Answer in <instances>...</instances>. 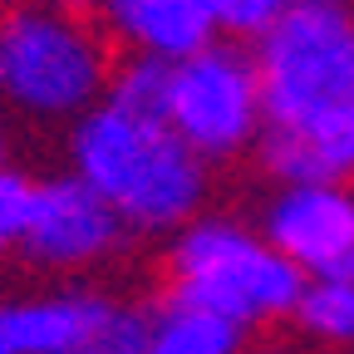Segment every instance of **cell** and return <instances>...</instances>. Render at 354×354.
<instances>
[{"label":"cell","mask_w":354,"mask_h":354,"mask_svg":"<svg viewBox=\"0 0 354 354\" xmlns=\"http://www.w3.org/2000/svg\"><path fill=\"white\" fill-rule=\"evenodd\" d=\"M69 167L133 232H177L207 207V167L167 118H138L109 99L69 118Z\"/></svg>","instance_id":"1"},{"label":"cell","mask_w":354,"mask_h":354,"mask_svg":"<svg viewBox=\"0 0 354 354\" xmlns=\"http://www.w3.org/2000/svg\"><path fill=\"white\" fill-rule=\"evenodd\" d=\"M113 39L79 6L15 0L0 10V99L39 123H69L104 99Z\"/></svg>","instance_id":"2"},{"label":"cell","mask_w":354,"mask_h":354,"mask_svg":"<svg viewBox=\"0 0 354 354\" xmlns=\"http://www.w3.org/2000/svg\"><path fill=\"white\" fill-rule=\"evenodd\" d=\"M167 295L207 305L246 330H266L290 320V310L305 290V271L266 241V232H251L232 216H192L172 232L167 256Z\"/></svg>","instance_id":"3"},{"label":"cell","mask_w":354,"mask_h":354,"mask_svg":"<svg viewBox=\"0 0 354 354\" xmlns=\"http://www.w3.org/2000/svg\"><path fill=\"white\" fill-rule=\"evenodd\" d=\"M251 55L276 128H305L354 99V10L344 0H290Z\"/></svg>","instance_id":"4"},{"label":"cell","mask_w":354,"mask_h":354,"mask_svg":"<svg viewBox=\"0 0 354 354\" xmlns=\"http://www.w3.org/2000/svg\"><path fill=\"white\" fill-rule=\"evenodd\" d=\"M167 123L202 162H232L251 153L266 128L256 55L241 50V39H212L197 55L172 59Z\"/></svg>","instance_id":"5"},{"label":"cell","mask_w":354,"mask_h":354,"mask_svg":"<svg viewBox=\"0 0 354 354\" xmlns=\"http://www.w3.org/2000/svg\"><path fill=\"white\" fill-rule=\"evenodd\" d=\"M128 221L104 202L79 172L39 177L35 207L25 232L15 236L20 256L39 271H88L99 261H113L128 246Z\"/></svg>","instance_id":"6"},{"label":"cell","mask_w":354,"mask_h":354,"mask_svg":"<svg viewBox=\"0 0 354 354\" xmlns=\"http://www.w3.org/2000/svg\"><path fill=\"white\" fill-rule=\"evenodd\" d=\"M261 232L305 276H344L354 256L349 183H281L261 207Z\"/></svg>","instance_id":"7"},{"label":"cell","mask_w":354,"mask_h":354,"mask_svg":"<svg viewBox=\"0 0 354 354\" xmlns=\"http://www.w3.org/2000/svg\"><path fill=\"white\" fill-rule=\"evenodd\" d=\"M256 162L281 183H349L354 177V99L320 113L305 128L266 123L256 138Z\"/></svg>","instance_id":"8"},{"label":"cell","mask_w":354,"mask_h":354,"mask_svg":"<svg viewBox=\"0 0 354 354\" xmlns=\"http://www.w3.org/2000/svg\"><path fill=\"white\" fill-rule=\"evenodd\" d=\"M88 10L118 50L158 59H187L216 39V25L197 0H94Z\"/></svg>","instance_id":"9"},{"label":"cell","mask_w":354,"mask_h":354,"mask_svg":"<svg viewBox=\"0 0 354 354\" xmlns=\"http://www.w3.org/2000/svg\"><path fill=\"white\" fill-rule=\"evenodd\" d=\"M113 305L118 300H109L104 290H55V295L6 300L0 315H6V330L20 354H74L109 320Z\"/></svg>","instance_id":"10"},{"label":"cell","mask_w":354,"mask_h":354,"mask_svg":"<svg viewBox=\"0 0 354 354\" xmlns=\"http://www.w3.org/2000/svg\"><path fill=\"white\" fill-rule=\"evenodd\" d=\"M251 344V330L216 315L207 305L158 295L148 305V344L143 354H241Z\"/></svg>","instance_id":"11"},{"label":"cell","mask_w":354,"mask_h":354,"mask_svg":"<svg viewBox=\"0 0 354 354\" xmlns=\"http://www.w3.org/2000/svg\"><path fill=\"white\" fill-rule=\"evenodd\" d=\"M290 320L315 344H354V281L349 276H310Z\"/></svg>","instance_id":"12"},{"label":"cell","mask_w":354,"mask_h":354,"mask_svg":"<svg viewBox=\"0 0 354 354\" xmlns=\"http://www.w3.org/2000/svg\"><path fill=\"white\" fill-rule=\"evenodd\" d=\"M167 88H172V59L123 50L109 69L104 99L128 109V113H138V118H167Z\"/></svg>","instance_id":"13"},{"label":"cell","mask_w":354,"mask_h":354,"mask_svg":"<svg viewBox=\"0 0 354 354\" xmlns=\"http://www.w3.org/2000/svg\"><path fill=\"white\" fill-rule=\"evenodd\" d=\"M197 6L207 10V20L216 25V35H232V39H251L256 44L266 30L290 10V0H197Z\"/></svg>","instance_id":"14"},{"label":"cell","mask_w":354,"mask_h":354,"mask_svg":"<svg viewBox=\"0 0 354 354\" xmlns=\"http://www.w3.org/2000/svg\"><path fill=\"white\" fill-rule=\"evenodd\" d=\"M143 344H148V310L113 305L109 320L88 335L74 354H143Z\"/></svg>","instance_id":"15"},{"label":"cell","mask_w":354,"mask_h":354,"mask_svg":"<svg viewBox=\"0 0 354 354\" xmlns=\"http://www.w3.org/2000/svg\"><path fill=\"white\" fill-rule=\"evenodd\" d=\"M35 187H39V177L20 172V167H6V172H0V227H6L10 236L25 232L30 207H35Z\"/></svg>","instance_id":"16"},{"label":"cell","mask_w":354,"mask_h":354,"mask_svg":"<svg viewBox=\"0 0 354 354\" xmlns=\"http://www.w3.org/2000/svg\"><path fill=\"white\" fill-rule=\"evenodd\" d=\"M241 354H295V349H286V344H246Z\"/></svg>","instance_id":"17"},{"label":"cell","mask_w":354,"mask_h":354,"mask_svg":"<svg viewBox=\"0 0 354 354\" xmlns=\"http://www.w3.org/2000/svg\"><path fill=\"white\" fill-rule=\"evenodd\" d=\"M10 167V138H6V128H0V172Z\"/></svg>","instance_id":"18"},{"label":"cell","mask_w":354,"mask_h":354,"mask_svg":"<svg viewBox=\"0 0 354 354\" xmlns=\"http://www.w3.org/2000/svg\"><path fill=\"white\" fill-rule=\"evenodd\" d=\"M10 246H15V236H10L6 227H0V261H6V256H10Z\"/></svg>","instance_id":"19"},{"label":"cell","mask_w":354,"mask_h":354,"mask_svg":"<svg viewBox=\"0 0 354 354\" xmlns=\"http://www.w3.org/2000/svg\"><path fill=\"white\" fill-rule=\"evenodd\" d=\"M50 6H79L84 10V6H94V0H50Z\"/></svg>","instance_id":"20"},{"label":"cell","mask_w":354,"mask_h":354,"mask_svg":"<svg viewBox=\"0 0 354 354\" xmlns=\"http://www.w3.org/2000/svg\"><path fill=\"white\" fill-rule=\"evenodd\" d=\"M344 276H349V281H354V256H349V266H344Z\"/></svg>","instance_id":"21"}]
</instances>
